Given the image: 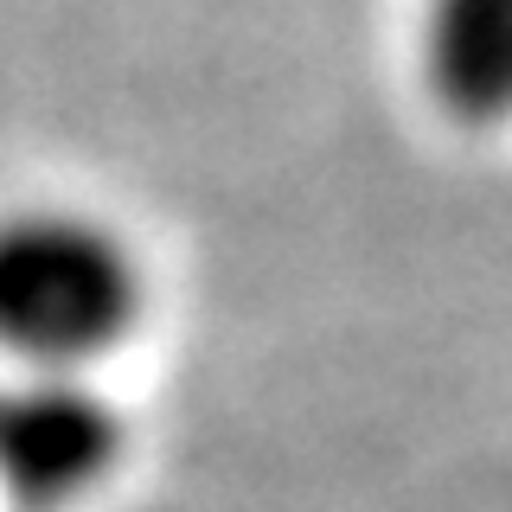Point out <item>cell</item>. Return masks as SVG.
<instances>
[{"label":"cell","mask_w":512,"mask_h":512,"mask_svg":"<svg viewBox=\"0 0 512 512\" xmlns=\"http://www.w3.org/2000/svg\"><path fill=\"white\" fill-rule=\"evenodd\" d=\"M141 308L122 237L77 212L0 218V346L45 372L116 346Z\"/></svg>","instance_id":"obj_1"},{"label":"cell","mask_w":512,"mask_h":512,"mask_svg":"<svg viewBox=\"0 0 512 512\" xmlns=\"http://www.w3.org/2000/svg\"><path fill=\"white\" fill-rule=\"evenodd\" d=\"M116 461V410L71 372H39L0 391V487L58 506L96 487Z\"/></svg>","instance_id":"obj_2"},{"label":"cell","mask_w":512,"mask_h":512,"mask_svg":"<svg viewBox=\"0 0 512 512\" xmlns=\"http://www.w3.org/2000/svg\"><path fill=\"white\" fill-rule=\"evenodd\" d=\"M423 71L461 122H512V0H429Z\"/></svg>","instance_id":"obj_3"}]
</instances>
